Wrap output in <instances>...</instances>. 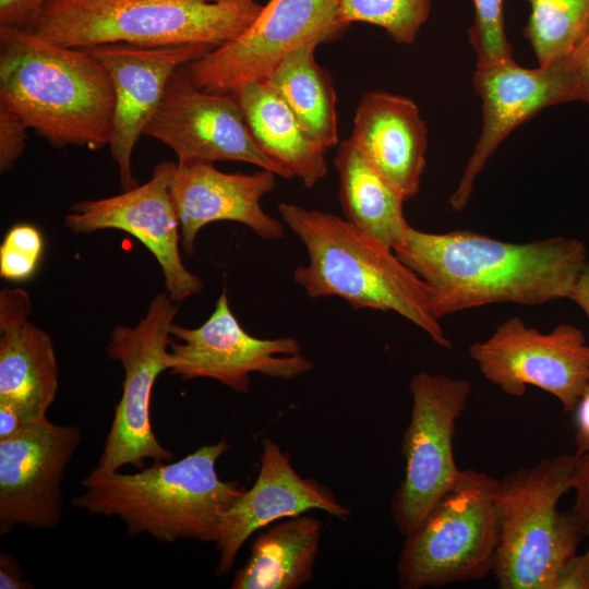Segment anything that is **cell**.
I'll list each match as a JSON object with an SVG mask.
<instances>
[{"label": "cell", "instance_id": "6da1fadb", "mask_svg": "<svg viewBox=\"0 0 589 589\" xmlns=\"http://www.w3.org/2000/svg\"><path fill=\"white\" fill-rule=\"evenodd\" d=\"M425 284L435 318L492 303L542 304L568 298L587 263L580 240L512 243L472 231L410 227L394 249Z\"/></svg>", "mask_w": 589, "mask_h": 589}, {"label": "cell", "instance_id": "7a4b0ae2", "mask_svg": "<svg viewBox=\"0 0 589 589\" xmlns=\"http://www.w3.org/2000/svg\"><path fill=\"white\" fill-rule=\"evenodd\" d=\"M0 106L52 146L100 148L108 145L115 94L107 70L86 49L0 26Z\"/></svg>", "mask_w": 589, "mask_h": 589}, {"label": "cell", "instance_id": "3957f363", "mask_svg": "<svg viewBox=\"0 0 589 589\" xmlns=\"http://www.w3.org/2000/svg\"><path fill=\"white\" fill-rule=\"evenodd\" d=\"M229 448L220 438L180 460L154 461L135 473L92 470L72 503L92 515L118 517L133 537L216 543L225 514L245 491L239 481L218 477L217 461Z\"/></svg>", "mask_w": 589, "mask_h": 589}, {"label": "cell", "instance_id": "277c9868", "mask_svg": "<svg viewBox=\"0 0 589 589\" xmlns=\"http://www.w3.org/2000/svg\"><path fill=\"white\" fill-rule=\"evenodd\" d=\"M278 212L306 249L308 264L293 271V280L310 298L339 297L356 310L395 312L452 348L425 284L392 248L330 213L293 203H280Z\"/></svg>", "mask_w": 589, "mask_h": 589}, {"label": "cell", "instance_id": "5b68a950", "mask_svg": "<svg viewBox=\"0 0 589 589\" xmlns=\"http://www.w3.org/2000/svg\"><path fill=\"white\" fill-rule=\"evenodd\" d=\"M262 8L255 0H46L27 28L82 49L111 44L216 48L241 34Z\"/></svg>", "mask_w": 589, "mask_h": 589}, {"label": "cell", "instance_id": "8992f818", "mask_svg": "<svg viewBox=\"0 0 589 589\" xmlns=\"http://www.w3.org/2000/svg\"><path fill=\"white\" fill-rule=\"evenodd\" d=\"M578 458L558 455L498 480V544L493 573L502 589H554L581 533L573 510L558 512Z\"/></svg>", "mask_w": 589, "mask_h": 589}, {"label": "cell", "instance_id": "52a82bcc", "mask_svg": "<svg viewBox=\"0 0 589 589\" xmlns=\"http://www.w3.org/2000/svg\"><path fill=\"white\" fill-rule=\"evenodd\" d=\"M498 480L461 470L456 484L408 536L397 563L401 589L478 580L493 572L498 544Z\"/></svg>", "mask_w": 589, "mask_h": 589}, {"label": "cell", "instance_id": "ba28073f", "mask_svg": "<svg viewBox=\"0 0 589 589\" xmlns=\"http://www.w3.org/2000/svg\"><path fill=\"white\" fill-rule=\"evenodd\" d=\"M409 392L411 416L401 443L405 473L390 502L392 518L404 537L421 524L460 477L454 437L471 383L419 372L412 376Z\"/></svg>", "mask_w": 589, "mask_h": 589}, {"label": "cell", "instance_id": "9c48e42d", "mask_svg": "<svg viewBox=\"0 0 589 589\" xmlns=\"http://www.w3.org/2000/svg\"><path fill=\"white\" fill-rule=\"evenodd\" d=\"M178 303L167 292L156 294L145 316L134 326H116L106 346L109 359L124 371L122 394L96 467L113 472L131 465L142 469L146 459L170 461L172 452L156 438L151 423V399L157 376L169 370L171 326Z\"/></svg>", "mask_w": 589, "mask_h": 589}, {"label": "cell", "instance_id": "30bf717a", "mask_svg": "<svg viewBox=\"0 0 589 589\" xmlns=\"http://www.w3.org/2000/svg\"><path fill=\"white\" fill-rule=\"evenodd\" d=\"M349 26L341 17L339 0H268L236 38L183 68L201 89L236 93L264 81L298 47L338 39Z\"/></svg>", "mask_w": 589, "mask_h": 589}, {"label": "cell", "instance_id": "8fae6325", "mask_svg": "<svg viewBox=\"0 0 589 589\" xmlns=\"http://www.w3.org/2000/svg\"><path fill=\"white\" fill-rule=\"evenodd\" d=\"M469 356L484 378L505 394L521 397L532 385L553 395L565 412L575 411L589 387V346L569 324L544 334L514 316L472 344Z\"/></svg>", "mask_w": 589, "mask_h": 589}, {"label": "cell", "instance_id": "7c38bea8", "mask_svg": "<svg viewBox=\"0 0 589 589\" xmlns=\"http://www.w3.org/2000/svg\"><path fill=\"white\" fill-rule=\"evenodd\" d=\"M169 370L183 380L212 378L238 394L250 389L251 374L291 380L313 368L293 337L257 338L248 334L229 306L224 288L211 316L196 328L172 324Z\"/></svg>", "mask_w": 589, "mask_h": 589}, {"label": "cell", "instance_id": "4fadbf2b", "mask_svg": "<svg viewBox=\"0 0 589 589\" xmlns=\"http://www.w3.org/2000/svg\"><path fill=\"white\" fill-rule=\"evenodd\" d=\"M183 67L170 79L143 135L171 148L178 163L241 161L290 180L255 142L236 94L194 86Z\"/></svg>", "mask_w": 589, "mask_h": 589}, {"label": "cell", "instance_id": "5bb4252c", "mask_svg": "<svg viewBox=\"0 0 589 589\" xmlns=\"http://www.w3.org/2000/svg\"><path fill=\"white\" fill-rule=\"evenodd\" d=\"M472 86L482 103V130L449 200L456 212L466 207L477 177L517 127L546 107L580 101L572 53L534 69L522 68L515 59L476 68Z\"/></svg>", "mask_w": 589, "mask_h": 589}, {"label": "cell", "instance_id": "9a60e30c", "mask_svg": "<svg viewBox=\"0 0 589 589\" xmlns=\"http://www.w3.org/2000/svg\"><path fill=\"white\" fill-rule=\"evenodd\" d=\"M177 164L158 163L151 179L121 194L73 204L64 227L75 235L117 229L135 237L155 257L167 294L177 303L203 291L204 283L180 255V225L170 196Z\"/></svg>", "mask_w": 589, "mask_h": 589}, {"label": "cell", "instance_id": "2e32d148", "mask_svg": "<svg viewBox=\"0 0 589 589\" xmlns=\"http://www.w3.org/2000/svg\"><path fill=\"white\" fill-rule=\"evenodd\" d=\"M82 431L44 418L0 442V534L52 529L63 516L61 484Z\"/></svg>", "mask_w": 589, "mask_h": 589}, {"label": "cell", "instance_id": "e0dca14e", "mask_svg": "<svg viewBox=\"0 0 589 589\" xmlns=\"http://www.w3.org/2000/svg\"><path fill=\"white\" fill-rule=\"evenodd\" d=\"M213 49L207 45L140 47L125 44L86 48L105 67L112 83L115 109L108 146L123 191L139 185L132 172V155L170 79L180 68Z\"/></svg>", "mask_w": 589, "mask_h": 589}, {"label": "cell", "instance_id": "ac0fdd59", "mask_svg": "<svg viewBox=\"0 0 589 589\" xmlns=\"http://www.w3.org/2000/svg\"><path fill=\"white\" fill-rule=\"evenodd\" d=\"M312 509L340 519L350 516L327 486L299 476L289 454L271 438H263L260 471L254 484L238 497L224 516L216 548L219 551L216 576L227 575L245 541L256 531L285 518Z\"/></svg>", "mask_w": 589, "mask_h": 589}, {"label": "cell", "instance_id": "d6986e66", "mask_svg": "<svg viewBox=\"0 0 589 589\" xmlns=\"http://www.w3.org/2000/svg\"><path fill=\"white\" fill-rule=\"evenodd\" d=\"M276 177L262 168L253 173H227L209 163H177L170 196L185 253L192 255L200 230L218 220L240 223L264 240L283 238L281 223L261 205L263 196L276 188Z\"/></svg>", "mask_w": 589, "mask_h": 589}, {"label": "cell", "instance_id": "ffe728a7", "mask_svg": "<svg viewBox=\"0 0 589 589\" xmlns=\"http://www.w3.org/2000/svg\"><path fill=\"white\" fill-rule=\"evenodd\" d=\"M32 300L20 287L0 292V400L28 423L46 418L59 386L55 345L28 316Z\"/></svg>", "mask_w": 589, "mask_h": 589}, {"label": "cell", "instance_id": "44dd1931", "mask_svg": "<svg viewBox=\"0 0 589 589\" xmlns=\"http://www.w3.org/2000/svg\"><path fill=\"white\" fill-rule=\"evenodd\" d=\"M350 137L405 201L417 195L426 165L428 127L411 98L385 91L365 93Z\"/></svg>", "mask_w": 589, "mask_h": 589}, {"label": "cell", "instance_id": "7402d4cb", "mask_svg": "<svg viewBox=\"0 0 589 589\" xmlns=\"http://www.w3.org/2000/svg\"><path fill=\"white\" fill-rule=\"evenodd\" d=\"M235 94L255 142L290 180L298 178L311 189L325 178L326 149L265 81L249 83Z\"/></svg>", "mask_w": 589, "mask_h": 589}, {"label": "cell", "instance_id": "603a6c76", "mask_svg": "<svg viewBox=\"0 0 589 589\" xmlns=\"http://www.w3.org/2000/svg\"><path fill=\"white\" fill-rule=\"evenodd\" d=\"M322 531V521L306 513L274 522L253 541L231 588L298 589L310 582Z\"/></svg>", "mask_w": 589, "mask_h": 589}, {"label": "cell", "instance_id": "cb8c5ba5", "mask_svg": "<svg viewBox=\"0 0 589 589\" xmlns=\"http://www.w3.org/2000/svg\"><path fill=\"white\" fill-rule=\"evenodd\" d=\"M334 166L339 177L344 218L393 250L411 227L404 216L402 196L373 168L349 136Z\"/></svg>", "mask_w": 589, "mask_h": 589}, {"label": "cell", "instance_id": "d4e9b609", "mask_svg": "<svg viewBox=\"0 0 589 589\" xmlns=\"http://www.w3.org/2000/svg\"><path fill=\"white\" fill-rule=\"evenodd\" d=\"M317 46L308 43L298 47L264 81L302 128L327 151L338 143L337 98L329 72L316 62Z\"/></svg>", "mask_w": 589, "mask_h": 589}, {"label": "cell", "instance_id": "484cf974", "mask_svg": "<svg viewBox=\"0 0 589 589\" xmlns=\"http://www.w3.org/2000/svg\"><path fill=\"white\" fill-rule=\"evenodd\" d=\"M530 13L524 27L539 67L552 64L578 46L589 28V0H525Z\"/></svg>", "mask_w": 589, "mask_h": 589}, {"label": "cell", "instance_id": "4316f807", "mask_svg": "<svg viewBox=\"0 0 589 589\" xmlns=\"http://www.w3.org/2000/svg\"><path fill=\"white\" fill-rule=\"evenodd\" d=\"M342 20L383 28L396 43L412 44L429 20L432 0H339Z\"/></svg>", "mask_w": 589, "mask_h": 589}, {"label": "cell", "instance_id": "83f0119b", "mask_svg": "<svg viewBox=\"0 0 589 589\" xmlns=\"http://www.w3.org/2000/svg\"><path fill=\"white\" fill-rule=\"evenodd\" d=\"M473 23L468 40L476 53V68L514 60L505 32L504 0H471Z\"/></svg>", "mask_w": 589, "mask_h": 589}, {"label": "cell", "instance_id": "f1b7e54d", "mask_svg": "<svg viewBox=\"0 0 589 589\" xmlns=\"http://www.w3.org/2000/svg\"><path fill=\"white\" fill-rule=\"evenodd\" d=\"M43 249V235L37 227L14 225L0 247V276L10 281L28 279L38 267Z\"/></svg>", "mask_w": 589, "mask_h": 589}, {"label": "cell", "instance_id": "f546056e", "mask_svg": "<svg viewBox=\"0 0 589 589\" xmlns=\"http://www.w3.org/2000/svg\"><path fill=\"white\" fill-rule=\"evenodd\" d=\"M28 127L15 113L0 106V170L10 171L26 146Z\"/></svg>", "mask_w": 589, "mask_h": 589}, {"label": "cell", "instance_id": "4dcf8cb0", "mask_svg": "<svg viewBox=\"0 0 589 589\" xmlns=\"http://www.w3.org/2000/svg\"><path fill=\"white\" fill-rule=\"evenodd\" d=\"M572 490L575 491L572 510L578 519L581 533L589 536V453L577 460Z\"/></svg>", "mask_w": 589, "mask_h": 589}, {"label": "cell", "instance_id": "1f68e13d", "mask_svg": "<svg viewBox=\"0 0 589 589\" xmlns=\"http://www.w3.org/2000/svg\"><path fill=\"white\" fill-rule=\"evenodd\" d=\"M46 0H0V26L27 28Z\"/></svg>", "mask_w": 589, "mask_h": 589}, {"label": "cell", "instance_id": "d6a6232c", "mask_svg": "<svg viewBox=\"0 0 589 589\" xmlns=\"http://www.w3.org/2000/svg\"><path fill=\"white\" fill-rule=\"evenodd\" d=\"M554 589H589V557L575 554L561 568Z\"/></svg>", "mask_w": 589, "mask_h": 589}, {"label": "cell", "instance_id": "836d02e7", "mask_svg": "<svg viewBox=\"0 0 589 589\" xmlns=\"http://www.w3.org/2000/svg\"><path fill=\"white\" fill-rule=\"evenodd\" d=\"M580 101L589 108V28L578 46L572 52Z\"/></svg>", "mask_w": 589, "mask_h": 589}, {"label": "cell", "instance_id": "e575fe53", "mask_svg": "<svg viewBox=\"0 0 589 589\" xmlns=\"http://www.w3.org/2000/svg\"><path fill=\"white\" fill-rule=\"evenodd\" d=\"M0 588L29 589L32 584L24 579L23 572L16 560L8 553H0Z\"/></svg>", "mask_w": 589, "mask_h": 589}, {"label": "cell", "instance_id": "d590c367", "mask_svg": "<svg viewBox=\"0 0 589 589\" xmlns=\"http://www.w3.org/2000/svg\"><path fill=\"white\" fill-rule=\"evenodd\" d=\"M576 457L589 453V392L581 397L576 409Z\"/></svg>", "mask_w": 589, "mask_h": 589}, {"label": "cell", "instance_id": "8d00e7d4", "mask_svg": "<svg viewBox=\"0 0 589 589\" xmlns=\"http://www.w3.org/2000/svg\"><path fill=\"white\" fill-rule=\"evenodd\" d=\"M28 424L31 423L24 419L14 406L0 400V442L15 436Z\"/></svg>", "mask_w": 589, "mask_h": 589}, {"label": "cell", "instance_id": "74e56055", "mask_svg": "<svg viewBox=\"0 0 589 589\" xmlns=\"http://www.w3.org/2000/svg\"><path fill=\"white\" fill-rule=\"evenodd\" d=\"M568 298L575 301L589 318V262L582 268Z\"/></svg>", "mask_w": 589, "mask_h": 589}, {"label": "cell", "instance_id": "f35d334b", "mask_svg": "<svg viewBox=\"0 0 589 589\" xmlns=\"http://www.w3.org/2000/svg\"><path fill=\"white\" fill-rule=\"evenodd\" d=\"M204 2H227V1H236V0H200Z\"/></svg>", "mask_w": 589, "mask_h": 589}, {"label": "cell", "instance_id": "ab89813d", "mask_svg": "<svg viewBox=\"0 0 589 589\" xmlns=\"http://www.w3.org/2000/svg\"><path fill=\"white\" fill-rule=\"evenodd\" d=\"M586 554H587V555H588V557H589V548H588V550H587Z\"/></svg>", "mask_w": 589, "mask_h": 589}]
</instances>
